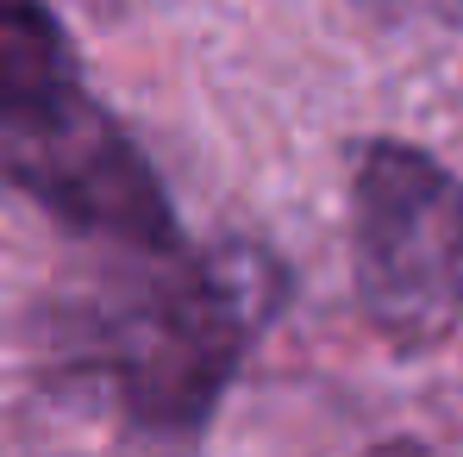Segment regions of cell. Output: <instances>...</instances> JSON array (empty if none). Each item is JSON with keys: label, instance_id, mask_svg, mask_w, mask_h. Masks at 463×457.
Instances as JSON below:
<instances>
[{"label": "cell", "instance_id": "1", "mask_svg": "<svg viewBox=\"0 0 463 457\" xmlns=\"http://www.w3.org/2000/svg\"><path fill=\"white\" fill-rule=\"evenodd\" d=\"M257 270L156 251L145 282L107 307V370L151 433H201L257 338Z\"/></svg>", "mask_w": 463, "mask_h": 457}, {"label": "cell", "instance_id": "2", "mask_svg": "<svg viewBox=\"0 0 463 457\" xmlns=\"http://www.w3.org/2000/svg\"><path fill=\"white\" fill-rule=\"evenodd\" d=\"M357 289L376 326L426 345L463 319V182L413 145H364L351 176Z\"/></svg>", "mask_w": 463, "mask_h": 457}, {"label": "cell", "instance_id": "3", "mask_svg": "<svg viewBox=\"0 0 463 457\" xmlns=\"http://www.w3.org/2000/svg\"><path fill=\"white\" fill-rule=\"evenodd\" d=\"M0 176L70 232L107 238L132 257L182 251L163 182L151 176L145 151L119 132V119L88 100V88L51 100L32 119L0 126Z\"/></svg>", "mask_w": 463, "mask_h": 457}, {"label": "cell", "instance_id": "4", "mask_svg": "<svg viewBox=\"0 0 463 457\" xmlns=\"http://www.w3.org/2000/svg\"><path fill=\"white\" fill-rule=\"evenodd\" d=\"M76 51L44 0H0V126L76 94Z\"/></svg>", "mask_w": 463, "mask_h": 457}, {"label": "cell", "instance_id": "5", "mask_svg": "<svg viewBox=\"0 0 463 457\" xmlns=\"http://www.w3.org/2000/svg\"><path fill=\"white\" fill-rule=\"evenodd\" d=\"M364 457H426L413 439H388V445H376V452H364Z\"/></svg>", "mask_w": 463, "mask_h": 457}]
</instances>
